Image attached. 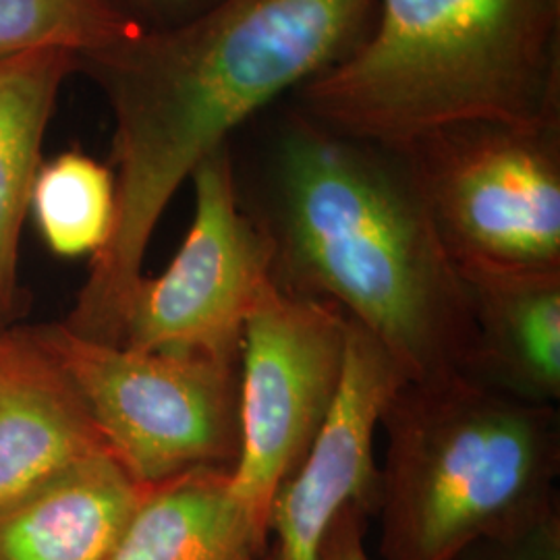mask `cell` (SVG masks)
Here are the masks:
<instances>
[{
	"mask_svg": "<svg viewBox=\"0 0 560 560\" xmlns=\"http://www.w3.org/2000/svg\"><path fill=\"white\" fill-rule=\"evenodd\" d=\"M235 200L280 291L361 324L405 378L463 372L465 287L395 143L361 140L272 104L229 140Z\"/></svg>",
	"mask_w": 560,
	"mask_h": 560,
	"instance_id": "6da1fadb",
	"label": "cell"
},
{
	"mask_svg": "<svg viewBox=\"0 0 560 560\" xmlns=\"http://www.w3.org/2000/svg\"><path fill=\"white\" fill-rule=\"evenodd\" d=\"M376 2L222 0L196 20L78 55L115 120L117 206L67 328L117 342L148 243L180 183L243 125L349 55Z\"/></svg>",
	"mask_w": 560,
	"mask_h": 560,
	"instance_id": "7a4b0ae2",
	"label": "cell"
},
{
	"mask_svg": "<svg viewBox=\"0 0 560 560\" xmlns=\"http://www.w3.org/2000/svg\"><path fill=\"white\" fill-rule=\"evenodd\" d=\"M289 98L381 143L459 122L560 125V0H378L360 44Z\"/></svg>",
	"mask_w": 560,
	"mask_h": 560,
	"instance_id": "3957f363",
	"label": "cell"
},
{
	"mask_svg": "<svg viewBox=\"0 0 560 560\" xmlns=\"http://www.w3.org/2000/svg\"><path fill=\"white\" fill-rule=\"evenodd\" d=\"M384 560H455L460 550L559 502L557 405L506 397L459 372L405 378L382 409Z\"/></svg>",
	"mask_w": 560,
	"mask_h": 560,
	"instance_id": "277c9868",
	"label": "cell"
},
{
	"mask_svg": "<svg viewBox=\"0 0 560 560\" xmlns=\"http://www.w3.org/2000/svg\"><path fill=\"white\" fill-rule=\"evenodd\" d=\"M81 400L106 451L152 488L241 451V363L140 351L65 324L32 330Z\"/></svg>",
	"mask_w": 560,
	"mask_h": 560,
	"instance_id": "5b68a950",
	"label": "cell"
},
{
	"mask_svg": "<svg viewBox=\"0 0 560 560\" xmlns=\"http://www.w3.org/2000/svg\"><path fill=\"white\" fill-rule=\"evenodd\" d=\"M395 145L457 270L560 272V125L459 122Z\"/></svg>",
	"mask_w": 560,
	"mask_h": 560,
	"instance_id": "8992f818",
	"label": "cell"
},
{
	"mask_svg": "<svg viewBox=\"0 0 560 560\" xmlns=\"http://www.w3.org/2000/svg\"><path fill=\"white\" fill-rule=\"evenodd\" d=\"M351 318L339 305L261 295L243 332L241 451L231 483L268 527L270 506L318 441L339 397Z\"/></svg>",
	"mask_w": 560,
	"mask_h": 560,
	"instance_id": "52a82bcc",
	"label": "cell"
},
{
	"mask_svg": "<svg viewBox=\"0 0 560 560\" xmlns=\"http://www.w3.org/2000/svg\"><path fill=\"white\" fill-rule=\"evenodd\" d=\"M191 180V226L161 277H141L129 293L115 345L241 363L247 318L272 284L270 254L235 200L229 141Z\"/></svg>",
	"mask_w": 560,
	"mask_h": 560,
	"instance_id": "ba28073f",
	"label": "cell"
},
{
	"mask_svg": "<svg viewBox=\"0 0 560 560\" xmlns=\"http://www.w3.org/2000/svg\"><path fill=\"white\" fill-rule=\"evenodd\" d=\"M402 381L405 374L381 340L351 320L337 405L310 455L280 486L270 506L277 560H320L322 540L347 504L376 515L381 469L374 441L382 409Z\"/></svg>",
	"mask_w": 560,
	"mask_h": 560,
	"instance_id": "9c48e42d",
	"label": "cell"
},
{
	"mask_svg": "<svg viewBox=\"0 0 560 560\" xmlns=\"http://www.w3.org/2000/svg\"><path fill=\"white\" fill-rule=\"evenodd\" d=\"M102 453L101 434L32 330H0V515Z\"/></svg>",
	"mask_w": 560,
	"mask_h": 560,
	"instance_id": "30bf717a",
	"label": "cell"
},
{
	"mask_svg": "<svg viewBox=\"0 0 560 560\" xmlns=\"http://www.w3.org/2000/svg\"><path fill=\"white\" fill-rule=\"evenodd\" d=\"M457 272L474 322L460 374L513 399L559 405L560 272Z\"/></svg>",
	"mask_w": 560,
	"mask_h": 560,
	"instance_id": "8fae6325",
	"label": "cell"
},
{
	"mask_svg": "<svg viewBox=\"0 0 560 560\" xmlns=\"http://www.w3.org/2000/svg\"><path fill=\"white\" fill-rule=\"evenodd\" d=\"M231 471L201 467L148 488L106 560H260L270 527L235 494Z\"/></svg>",
	"mask_w": 560,
	"mask_h": 560,
	"instance_id": "7c38bea8",
	"label": "cell"
},
{
	"mask_svg": "<svg viewBox=\"0 0 560 560\" xmlns=\"http://www.w3.org/2000/svg\"><path fill=\"white\" fill-rule=\"evenodd\" d=\"M145 486L108 453L0 515V560H106Z\"/></svg>",
	"mask_w": 560,
	"mask_h": 560,
	"instance_id": "4fadbf2b",
	"label": "cell"
},
{
	"mask_svg": "<svg viewBox=\"0 0 560 560\" xmlns=\"http://www.w3.org/2000/svg\"><path fill=\"white\" fill-rule=\"evenodd\" d=\"M78 69V55L36 50L0 62V303L15 300L21 226L40 168L48 120L60 88Z\"/></svg>",
	"mask_w": 560,
	"mask_h": 560,
	"instance_id": "5bb4252c",
	"label": "cell"
},
{
	"mask_svg": "<svg viewBox=\"0 0 560 560\" xmlns=\"http://www.w3.org/2000/svg\"><path fill=\"white\" fill-rule=\"evenodd\" d=\"M115 173L81 152L40 164L30 210L42 240L60 258L98 256L115 224Z\"/></svg>",
	"mask_w": 560,
	"mask_h": 560,
	"instance_id": "9a60e30c",
	"label": "cell"
},
{
	"mask_svg": "<svg viewBox=\"0 0 560 560\" xmlns=\"http://www.w3.org/2000/svg\"><path fill=\"white\" fill-rule=\"evenodd\" d=\"M138 30L110 0H0V62L46 48L81 55Z\"/></svg>",
	"mask_w": 560,
	"mask_h": 560,
	"instance_id": "2e32d148",
	"label": "cell"
},
{
	"mask_svg": "<svg viewBox=\"0 0 560 560\" xmlns=\"http://www.w3.org/2000/svg\"><path fill=\"white\" fill-rule=\"evenodd\" d=\"M455 560H560L559 502L532 520L471 541Z\"/></svg>",
	"mask_w": 560,
	"mask_h": 560,
	"instance_id": "e0dca14e",
	"label": "cell"
},
{
	"mask_svg": "<svg viewBox=\"0 0 560 560\" xmlns=\"http://www.w3.org/2000/svg\"><path fill=\"white\" fill-rule=\"evenodd\" d=\"M143 30H164L196 20L222 0H110Z\"/></svg>",
	"mask_w": 560,
	"mask_h": 560,
	"instance_id": "ac0fdd59",
	"label": "cell"
},
{
	"mask_svg": "<svg viewBox=\"0 0 560 560\" xmlns=\"http://www.w3.org/2000/svg\"><path fill=\"white\" fill-rule=\"evenodd\" d=\"M370 520L361 506L347 504L322 540L320 560H370L365 550Z\"/></svg>",
	"mask_w": 560,
	"mask_h": 560,
	"instance_id": "d6986e66",
	"label": "cell"
},
{
	"mask_svg": "<svg viewBox=\"0 0 560 560\" xmlns=\"http://www.w3.org/2000/svg\"><path fill=\"white\" fill-rule=\"evenodd\" d=\"M260 560H277V552H275V546H270V550L261 557Z\"/></svg>",
	"mask_w": 560,
	"mask_h": 560,
	"instance_id": "ffe728a7",
	"label": "cell"
},
{
	"mask_svg": "<svg viewBox=\"0 0 560 560\" xmlns=\"http://www.w3.org/2000/svg\"><path fill=\"white\" fill-rule=\"evenodd\" d=\"M7 312H9V310L0 303V330H4V326H2V318H4V314H7Z\"/></svg>",
	"mask_w": 560,
	"mask_h": 560,
	"instance_id": "44dd1931",
	"label": "cell"
}]
</instances>
